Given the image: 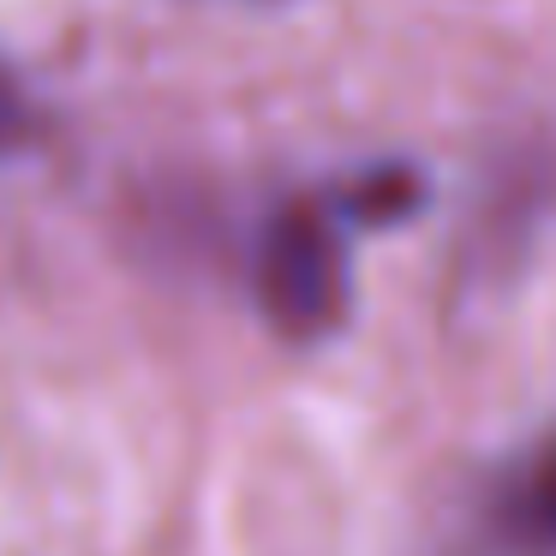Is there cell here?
Segmentation results:
<instances>
[{
    "label": "cell",
    "instance_id": "1",
    "mask_svg": "<svg viewBox=\"0 0 556 556\" xmlns=\"http://www.w3.org/2000/svg\"><path fill=\"white\" fill-rule=\"evenodd\" d=\"M257 300L288 341H317L348 312V252L324 210H281L257 252Z\"/></svg>",
    "mask_w": 556,
    "mask_h": 556
},
{
    "label": "cell",
    "instance_id": "2",
    "mask_svg": "<svg viewBox=\"0 0 556 556\" xmlns=\"http://www.w3.org/2000/svg\"><path fill=\"white\" fill-rule=\"evenodd\" d=\"M484 539L503 556H556V437L503 467L484 496Z\"/></svg>",
    "mask_w": 556,
    "mask_h": 556
},
{
    "label": "cell",
    "instance_id": "3",
    "mask_svg": "<svg viewBox=\"0 0 556 556\" xmlns=\"http://www.w3.org/2000/svg\"><path fill=\"white\" fill-rule=\"evenodd\" d=\"M13 138H18V102H13V90L0 85V150L13 144Z\"/></svg>",
    "mask_w": 556,
    "mask_h": 556
}]
</instances>
